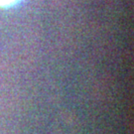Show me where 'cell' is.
Masks as SVG:
<instances>
[{
	"instance_id": "obj_1",
	"label": "cell",
	"mask_w": 134,
	"mask_h": 134,
	"mask_svg": "<svg viewBox=\"0 0 134 134\" xmlns=\"http://www.w3.org/2000/svg\"><path fill=\"white\" fill-rule=\"evenodd\" d=\"M17 0H0V6H7V5L13 4Z\"/></svg>"
}]
</instances>
